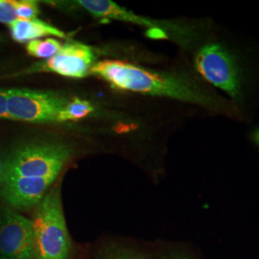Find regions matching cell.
<instances>
[{
	"label": "cell",
	"mask_w": 259,
	"mask_h": 259,
	"mask_svg": "<svg viewBox=\"0 0 259 259\" xmlns=\"http://www.w3.org/2000/svg\"><path fill=\"white\" fill-rule=\"evenodd\" d=\"M91 72L101 77L112 88L134 93L163 96L180 101L217 108L210 95L192 83L175 76L159 74L121 61L106 60L94 64Z\"/></svg>",
	"instance_id": "6da1fadb"
},
{
	"label": "cell",
	"mask_w": 259,
	"mask_h": 259,
	"mask_svg": "<svg viewBox=\"0 0 259 259\" xmlns=\"http://www.w3.org/2000/svg\"><path fill=\"white\" fill-rule=\"evenodd\" d=\"M32 223L37 259H68L72 245L59 185L47 192L37 204Z\"/></svg>",
	"instance_id": "7a4b0ae2"
},
{
	"label": "cell",
	"mask_w": 259,
	"mask_h": 259,
	"mask_svg": "<svg viewBox=\"0 0 259 259\" xmlns=\"http://www.w3.org/2000/svg\"><path fill=\"white\" fill-rule=\"evenodd\" d=\"M71 154L62 144H31L14 151L0 169V182L15 178L56 179Z\"/></svg>",
	"instance_id": "3957f363"
},
{
	"label": "cell",
	"mask_w": 259,
	"mask_h": 259,
	"mask_svg": "<svg viewBox=\"0 0 259 259\" xmlns=\"http://www.w3.org/2000/svg\"><path fill=\"white\" fill-rule=\"evenodd\" d=\"M67 102L55 93L28 89L7 90V108L12 120L58 122V115Z\"/></svg>",
	"instance_id": "277c9868"
},
{
	"label": "cell",
	"mask_w": 259,
	"mask_h": 259,
	"mask_svg": "<svg viewBox=\"0 0 259 259\" xmlns=\"http://www.w3.org/2000/svg\"><path fill=\"white\" fill-rule=\"evenodd\" d=\"M195 65L207 82L230 94L232 98L240 97L237 67L232 56L221 46L209 44L201 48L195 58Z\"/></svg>",
	"instance_id": "5b68a950"
},
{
	"label": "cell",
	"mask_w": 259,
	"mask_h": 259,
	"mask_svg": "<svg viewBox=\"0 0 259 259\" xmlns=\"http://www.w3.org/2000/svg\"><path fill=\"white\" fill-rule=\"evenodd\" d=\"M0 258L37 259L32 220L9 208L0 213Z\"/></svg>",
	"instance_id": "8992f818"
},
{
	"label": "cell",
	"mask_w": 259,
	"mask_h": 259,
	"mask_svg": "<svg viewBox=\"0 0 259 259\" xmlns=\"http://www.w3.org/2000/svg\"><path fill=\"white\" fill-rule=\"evenodd\" d=\"M95 55L87 45L77 41L65 42L61 51L51 59L37 63L24 70L23 73L53 72L69 78H83L94 65Z\"/></svg>",
	"instance_id": "52a82bcc"
},
{
	"label": "cell",
	"mask_w": 259,
	"mask_h": 259,
	"mask_svg": "<svg viewBox=\"0 0 259 259\" xmlns=\"http://www.w3.org/2000/svg\"><path fill=\"white\" fill-rule=\"evenodd\" d=\"M53 178H15L0 182V197L12 207L37 205L47 193Z\"/></svg>",
	"instance_id": "ba28073f"
},
{
	"label": "cell",
	"mask_w": 259,
	"mask_h": 259,
	"mask_svg": "<svg viewBox=\"0 0 259 259\" xmlns=\"http://www.w3.org/2000/svg\"><path fill=\"white\" fill-rule=\"evenodd\" d=\"M9 28L12 38L19 44L29 42L47 36H54L61 38L66 37V35L62 30L41 19H17L10 24Z\"/></svg>",
	"instance_id": "9c48e42d"
},
{
	"label": "cell",
	"mask_w": 259,
	"mask_h": 259,
	"mask_svg": "<svg viewBox=\"0 0 259 259\" xmlns=\"http://www.w3.org/2000/svg\"><path fill=\"white\" fill-rule=\"evenodd\" d=\"M94 111L93 105L83 99L74 98L68 101L58 115V122L79 120L89 116Z\"/></svg>",
	"instance_id": "30bf717a"
},
{
	"label": "cell",
	"mask_w": 259,
	"mask_h": 259,
	"mask_svg": "<svg viewBox=\"0 0 259 259\" xmlns=\"http://www.w3.org/2000/svg\"><path fill=\"white\" fill-rule=\"evenodd\" d=\"M63 47L64 44L55 38L35 39L27 42L26 50L30 56L48 60L58 54Z\"/></svg>",
	"instance_id": "8fae6325"
},
{
	"label": "cell",
	"mask_w": 259,
	"mask_h": 259,
	"mask_svg": "<svg viewBox=\"0 0 259 259\" xmlns=\"http://www.w3.org/2000/svg\"><path fill=\"white\" fill-rule=\"evenodd\" d=\"M16 13L18 19H37L39 14V6L37 1L16 0Z\"/></svg>",
	"instance_id": "7c38bea8"
},
{
	"label": "cell",
	"mask_w": 259,
	"mask_h": 259,
	"mask_svg": "<svg viewBox=\"0 0 259 259\" xmlns=\"http://www.w3.org/2000/svg\"><path fill=\"white\" fill-rule=\"evenodd\" d=\"M15 5L16 0H0V23L10 25L18 19Z\"/></svg>",
	"instance_id": "4fadbf2b"
},
{
	"label": "cell",
	"mask_w": 259,
	"mask_h": 259,
	"mask_svg": "<svg viewBox=\"0 0 259 259\" xmlns=\"http://www.w3.org/2000/svg\"><path fill=\"white\" fill-rule=\"evenodd\" d=\"M0 118L11 119L7 108V90H0Z\"/></svg>",
	"instance_id": "5bb4252c"
},
{
	"label": "cell",
	"mask_w": 259,
	"mask_h": 259,
	"mask_svg": "<svg viewBox=\"0 0 259 259\" xmlns=\"http://www.w3.org/2000/svg\"><path fill=\"white\" fill-rule=\"evenodd\" d=\"M109 259H142L139 256H135V255H129V254H123V255H118V256H114Z\"/></svg>",
	"instance_id": "9a60e30c"
},
{
	"label": "cell",
	"mask_w": 259,
	"mask_h": 259,
	"mask_svg": "<svg viewBox=\"0 0 259 259\" xmlns=\"http://www.w3.org/2000/svg\"><path fill=\"white\" fill-rule=\"evenodd\" d=\"M3 41H4V37L0 34V44H1V42H3Z\"/></svg>",
	"instance_id": "2e32d148"
},
{
	"label": "cell",
	"mask_w": 259,
	"mask_h": 259,
	"mask_svg": "<svg viewBox=\"0 0 259 259\" xmlns=\"http://www.w3.org/2000/svg\"><path fill=\"white\" fill-rule=\"evenodd\" d=\"M176 259H189V258H185V257H182V258H176Z\"/></svg>",
	"instance_id": "e0dca14e"
},
{
	"label": "cell",
	"mask_w": 259,
	"mask_h": 259,
	"mask_svg": "<svg viewBox=\"0 0 259 259\" xmlns=\"http://www.w3.org/2000/svg\"><path fill=\"white\" fill-rule=\"evenodd\" d=\"M257 139H258V141H259V134H258V135H257Z\"/></svg>",
	"instance_id": "ac0fdd59"
},
{
	"label": "cell",
	"mask_w": 259,
	"mask_h": 259,
	"mask_svg": "<svg viewBox=\"0 0 259 259\" xmlns=\"http://www.w3.org/2000/svg\"><path fill=\"white\" fill-rule=\"evenodd\" d=\"M1 77H2V76H0V78H1Z\"/></svg>",
	"instance_id": "d6986e66"
}]
</instances>
